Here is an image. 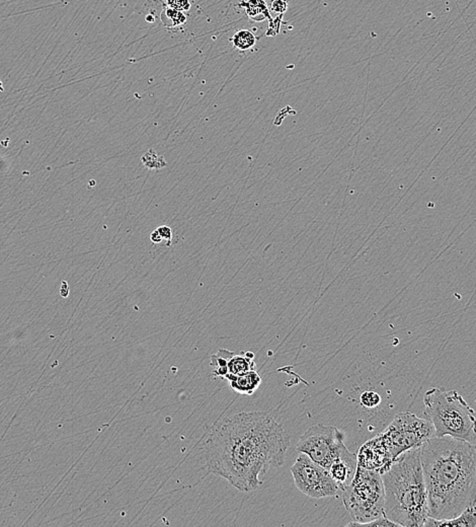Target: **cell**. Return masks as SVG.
I'll return each mask as SVG.
<instances>
[{
	"instance_id": "6",
	"label": "cell",
	"mask_w": 476,
	"mask_h": 527,
	"mask_svg": "<svg viewBox=\"0 0 476 527\" xmlns=\"http://www.w3.org/2000/svg\"><path fill=\"white\" fill-rule=\"evenodd\" d=\"M381 434L394 459L408 450L421 448L425 442L436 437L435 428L429 419L408 412L397 415L392 423Z\"/></svg>"
},
{
	"instance_id": "2",
	"label": "cell",
	"mask_w": 476,
	"mask_h": 527,
	"mask_svg": "<svg viewBox=\"0 0 476 527\" xmlns=\"http://www.w3.org/2000/svg\"><path fill=\"white\" fill-rule=\"evenodd\" d=\"M429 517L451 519L476 503V445L451 436L420 448Z\"/></svg>"
},
{
	"instance_id": "10",
	"label": "cell",
	"mask_w": 476,
	"mask_h": 527,
	"mask_svg": "<svg viewBox=\"0 0 476 527\" xmlns=\"http://www.w3.org/2000/svg\"><path fill=\"white\" fill-rule=\"evenodd\" d=\"M358 465L370 471L382 474L390 467L395 461L391 456L388 445L385 442L382 434H378L372 439L368 440L360 448L357 454Z\"/></svg>"
},
{
	"instance_id": "14",
	"label": "cell",
	"mask_w": 476,
	"mask_h": 527,
	"mask_svg": "<svg viewBox=\"0 0 476 527\" xmlns=\"http://www.w3.org/2000/svg\"><path fill=\"white\" fill-rule=\"evenodd\" d=\"M239 5L245 8L247 16L251 20L255 22H262L266 19L271 20L270 10L264 0H247V1L240 2Z\"/></svg>"
},
{
	"instance_id": "15",
	"label": "cell",
	"mask_w": 476,
	"mask_h": 527,
	"mask_svg": "<svg viewBox=\"0 0 476 527\" xmlns=\"http://www.w3.org/2000/svg\"><path fill=\"white\" fill-rule=\"evenodd\" d=\"M255 41H257L255 36L249 29H240V31L236 32L230 39V42L234 44V47L241 51L249 50V49L253 48L255 45Z\"/></svg>"
},
{
	"instance_id": "9",
	"label": "cell",
	"mask_w": 476,
	"mask_h": 527,
	"mask_svg": "<svg viewBox=\"0 0 476 527\" xmlns=\"http://www.w3.org/2000/svg\"><path fill=\"white\" fill-rule=\"evenodd\" d=\"M210 364L214 367L213 374L224 380L228 376H239L251 370H257L255 353L251 351L236 353L226 349H219L216 354L211 355Z\"/></svg>"
},
{
	"instance_id": "5",
	"label": "cell",
	"mask_w": 476,
	"mask_h": 527,
	"mask_svg": "<svg viewBox=\"0 0 476 527\" xmlns=\"http://www.w3.org/2000/svg\"><path fill=\"white\" fill-rule=\"evenodd\" d=\"M342 493L345 507L353 519L348 526H360L385 514L384 486L378 471L358 465L354 479Z\"/></svg>"
},
{
	"instance_id": "19",
	"label": "cell",
	"mask_w": 476,
	"mask_h": 527,
	"mask_svg": "<svg viewBox=\"0 0 476 527\" xmlns=\"http://www.w3.org/2000/svg\"><path fill=\"white\" fill-rule=\"evenodd\" d=\"M166 4L168 8L181 10V12H188L192 5L190 0H166Z\"/></svg>"
},
{
	"instance_id": "17",
	"label": "cell",
	"mask_w": 476,
	"mask_h": 527,
	"mask_svg": "<svg viewBox=\"0 0 476 527\" xmlns=\"http://www.w3.org/2000/svg\"><path fill=\"white\" fill-rule=\"evenodd\" d=\"M164 16H166L167 20L171 21V27H179L187 22V16L181 10H175V8H167L164 10Z\"/></svg>"
},
{
	"instance_id": "3",
	"label": "cell",
	"mask_w": 476,
	"mask_h": 527,
	"mask_svg": "<svg viewBox=\"0 0 476 527\" xmlns=\"http://www.w3.org/2000/svg\"><path fill=\"white\" fill-rule=\"evenodd\" d=\"M381 478L386 517L399 526H424L429 507L420 448L403 452L381 474Z\"/></svg>"
},
{
	"instance_id": "20",
	"label": "cell",
	"mask_w": 476,
	"mask_h": 527,
	"mask_svg": "<svg viewBox=\"0 0 476 527\" xmlns=\"http://www.w3.org/2000/svg\"><path fill=\"white\" fill-rule=\"evenodd\" d=\"M288 3L285 0H274L272 3L273 12H277V14H283L287 12Z\"/></svg>"
},
{
	"instance_id": "18",
	"label": "cell",
	"mask_w": 476,
	"mask_h": 527,
	"mask_svg": "<svg viewBox=\"0 0 476 527\" xmlns=\"http://www.w3.org/2000/svg\"><path fill=\"white\" fill-rule=\"evenodd\" d=\"M362 406L365 408H373L377 407L381 403V397L373 391H366L360 397Z\"/></svg>"
},
{
	"instance_id": "1",
	"label": "cell",
	"mask_w": 476,
	"mask_h": 527,
	"mask_svg": "<svg viewBox=\"0 0 476 527\" xmlns=\"http://www.w3.org/2000/svg\"><path fill=\"white\" fill-rule=\"evenodd\" d=\"M291 440L266 412H242L216 423L204 442L209 471L242 493L258 490L270 469L284 463Z\"/></svg>"
},
{
	"instance_id": "22",
	"label": "cell",
	"mask_w": 476,
	"mask_h": 527,
	"mask_svg": "<svg viewBox=\"0 0 476 527\" xmlns=\"http://www.w3.org/2000/svg\"><path fill=\"white\" fill-rule=\"evenodd\" d=\"M150 240L155 243H160V241H162V236H160L158 230H156L155 232H152L151 236H150Z\"/></svg>"
},
{
	"instance_id": "12",
	"label": "cell",
	"mask_w": 476,
	"mask_h": 527,
	"mask_svg": "<svg viewBox=\"0 0 476 527\" xmlns=\"http://www.w3.org/2000/svg\"><path fill=\"white\" fill-rule=\"evenodd\" d=\"M226 380L232 391L243 395H253L262 382V376L257 370H251L239 376H228Z\"/></svg>"
},
{
	"instance_id": "7",
	"label": "cell",
	"mask_w": 476,
	"mask_h": 527,
	"mask_svg": "<svg viewBox=\"0 0 476 527\" xmlns=\"http://www.w3.org/2000/svg\"><path fill=\"white\" fill-rule=\"evenodd\" d=\"M344 439V433L336 427L317 424L300 437L296 450L327 471L334 459L347 450Z\"/></svg>"
},
{
	"instance_id": "21",
	"label": "cell",
	"mask_w": 476,
	"mask_h": 527,
	"mask_svg": "<svg viewBox=\"0 0 476 527\" xmlns=\"http://www.w3.org/2000/svg\"><path fill=\"white\" fill-rule=\"evenodd\" d=\"M158 230L160 236H162V240H166L168 243H171V241L173 240V232H171L168 226H160V228H158Z\"/></svg>"
},
{
	"instance_id": "16",
	"label": "cell",
	"mask_w": 476,
	"mask_h": 527,
	"mask_svg": "<svg viewBox=\"0 0 476 527\" xmlns=\"http://www.w3.org/2000/svg\"><path fill=\"white\" fill-rule=\"evenodd\" d=\"M142 162L146 168L160 169L166 166V160L162 156H158L154 150L150 149L142 158Z\"/></svg>"
},
{
	"instance_id": "8",
	"label": "cell",
	"mask_w": 476,
	"mask_h": 527,
	"mask_svg": "<svg viewBox=\"0 0 476 527\" xmlns=\"http://www.w3.org/2000/svg\"><path fill=\"white\" fill-rule=\"evenodd\" d=\"M290 471L293 476L296 488L302 494L311 498L336 497L338 492H340L329 471L314 463L306 454H300Z\"/></svg>"
},
{
	"instance_id": "11",
	"label": "cell",
	"mask_w": 476,
	"mask_h": 527,
	"mask_svg": "<svg viewBox=\"0 0 476 527\" xmlns=\"http://www.w3.org/2000/svg\"><path fill=\"white\" fill-rule=\"evenodd\" d=\"M358 467L357 454H352L347 448L331 463L329 467V476L336 482L340 492L345 490L354 479Z\"/></svg>"
},
{
	"instance_id": "13",
	"label": "cell",
	"mask_w": 476,
	"mask_h": 527,
	"mask_svg": "<svg viewBox=\"0 0 476 527\" xmlns=\"http://www.w3.org/2000/svg\"><path fill=\"white\" fill-rule=\"evenodd\" d=\"M425 527L462 526L476 527V506L473 505L461 512L459 515L451 519H435L428 517L424 524Z\"/></svg>"
},
{
	"instance_id": "4",
	"label": "cell",
	"mask_w": 476,
	"mask_h": 527,
	"mask_svg": "<svg viewBox=\"0 0 476 527\" xmlns=\"http://www.w3.org/2000/svg\"><path fill=\"white\" fill-rule=\"evenodd\" d=\"M424 405V417L433 424L436 437L475 441L476 412L456 391L431 387L425 393Z\"/></svg>"
}]
</instances>
